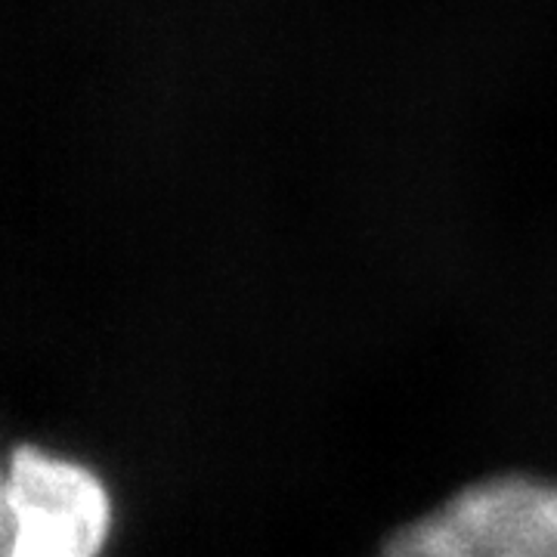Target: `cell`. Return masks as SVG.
Wrapping results in <instances>:
<instances>
[{
  "label": "cell",
  "instance_id": "obj_1",
  "mask_svg": "<svg viewBox=\"0 0 557 557\" xmlns=\"http://www.w3.org/2000/svg\"><path fill=\"white\" fill-rule=\"evenodd\" d=\"M381 557H557V483L478 480L397 530Z\"/></svg>",
  "mask_w": 557,
  "mask_h": 557
},
{
  "label": "cell",
  "instance_id": "obj_3",
  "mask_svg": "<svg viewBox=\"0 0 557 557\" xmlns=\"http://www.w3.org/2000/svg\"><path fill=\"white\" fill-rule=\"evenodd\" d=\"M10 542V505H7V478L0 474V557L7 555Z\"/></svg>",
  "mask_w": 557,
  "mask_h": 557
},
{
  "label": "cell",
  "instance_id": "obj_2",
  "mask_svg": "<svg viewBox=\"0 0 557 557\" xmlns=\"http://www.w3.org/2000/svg\"><path fill=\"white\" fill-rule=\"evenodd\" d=\"M10 542L3 557H97L112 530V498L78 461L22 446L7 465Z\"/></svg>",
  "mask_w": 557,
  "mask_h": 557
}]
</instances>
